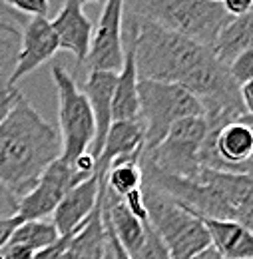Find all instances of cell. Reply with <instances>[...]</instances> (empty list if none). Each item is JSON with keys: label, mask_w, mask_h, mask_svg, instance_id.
Listing matches in <instances>:
<instances>
[{"label": "cell", "mask_w": 253, "mask_h": 259, "mask_svg": "<svg viewBox=\"0 0 253 259\" xmlns=\"http://www.w3.org/2000/svg\"><path fill=\"white\" fill-rule=\"evenodd\" d=\"M80 2H82V4H86V2H96V4H104L106 0H80Z\"/></svg>", "instance_id": "36"}, {"label": "cell", "mask_w": 253, "mask_h": 259, "mask_svg": "<svg viewBox=\"0 0 253 259\" xmlns=\"http://www.w3.org/2000/svg\"><path fill=\"white\" fill-rule=\"evenodd\" d=\"M0 12H2V14H6V16H10V18H12V20H14L16 24H18V28H20V30H22V26H24V24L28 22V20H26L24 16H20V14H16L14 10H10L8 6H4L2 2H0Z\"/></svg>", "instance_id": "32"}, {"label": "cell", "mask_w": 253, "mask_h": 259, "mask_svg": "<svg viewBox=\"0 0 253 259\" xmlns=\"http://www.w3.org/2000/svg\"><path fill=\"white\" fill-rule=\"evenodd\" d=\"M212 247L227 259H253V233L239 222L203 220Z\"/></svg>", "instance_id": "17"}, {"label": "cell", "mask_w": 253, "mask_h": 259, "mask_svg": "<svg viewBox=\"0 0 253 259\" xmlns=\"http://www.w3.org/2000/svg\"><path fill=\"white\" fill-rule=\"evenodd\" d=\"M20 52V30H0V88L8 86Z\"/></svg>", "instance_id": "21"}, {"label": "cell", "mask_w": 253, "mask_h": 259, "mask_svg": "<svg viewBox=\"0 0 253 259\" xmlns=\"http://www.w3.org/2000/svg\"><path fill=\"white\" fill-rule=\"evenodd\" d=\"M60 50L58 36L52 30L48 18H30L20 30V52L8 86H16L18 80L28 76L36 68L46 64Z\"/></svg>", "instance_id": "11"}, {"label": "cell", "mask_w": 253, "mask_h": 259, "mask_svg": "<svg viewBox=\"0 0 253 259\" xmlns=\"http://www.w3.org/2000/svg\"><path fill=\"white\" fill-rule=\"evenodd\" d=\"M0 30H20V28H18V24L10 16L0 12Z\"/></svg>", "instance_id": "33"}, {"label": "cell", "mask_w": 253, "mask_h": 259, "mask_svg": "<svg viewBox=\"0 0 253 259\" xmlns=\"http://www.w3.org/2000/svg\"><path fill=\"white\" fill-rule=\"evenodd\" d=\"M106 235H108V245H110V253H112V259H132L126 251L122 249V245L116 241V237L106 229Z\"/></svg>", "instance_id": "31"}, {"label": "cell", "mask_w": 253, "mask_h": 259, "mask_svg": "<svg viewBox=\"0 0 253 259\" xmlns=\"http://www.w3.org/2000/svg\"><path fill=\"white\" fill-rule=\"evenodd\" d=\"M52 82L58 94V120L62 138V158L66 163L74 165L82 156L90 154L96 138V122L90 102L82 88H78L74 76L60 64H54Z\"/></svg>", "instance_id": "6"}, {"label": "cell", "mask_w": 253, "mask_h": 259, "mask_svg": "<svg viewBox=\"0 0 253 259\" xmlns=\"http://www.w3.org/2000/svg\"><path fill=\"white\" fill-rule=\"evenodd\" d=\"M207 130L209 126L203 116L180 120L152 152H142V158L167 176L195 178L201 171L199 156L207 138Z\"/></svg>", "instance_id": "7"}, {"label": "cell", "mask_w": 253, "mask_h": 259, "mask_svg": "<svg viewBox=\"0 0 253 259\" xmlns=\"http://www.w3.org/2000/svg\"><path fill=\"white\" fill-rule=\"evenodd\" d=\"M144 140H146V132H144L142 120L112 122V126L106 134V140H104L102 154L98 158V165H96L98 176H104V171L114 160L142 156Z\"/></svg>", "instance_id": "15"}, {"label": "cell", "mask_w": 253, "mask_h": 259, "mask_svg": "<svg viewBox=\"0 0 253 259\" xmlns=\"http://www.w3.org/2000/svg\"><path fill=\"white\" fill-rule=\"evenodd\" d=\"M18 197L12 194L6 186L0 184V220L14 218L18 213Z\"/></svg>", "instance_id": "26"}, {"label": "cell", "mask_w": 253, "mask_h": 259, "mask_svg": "<svg viewBox=\"0 0 253 259\" xmlns=\"http://www.w3.org/2000/svg\"><path fill=\"white\" fill-rule=\"evenodd\" d=\"M60 156V132L22 98L0 124V184L20 199Z\"/></svg>", "instance_id": "1"}, {"label": "cell", "mask_w": 253, "mask_h": 259, "mask_svg": "<svg viewBox=\"0 0 253 259\" xmlns=\"http://www.w3.org/2000/svg\"><path fill=\"white\" fill-rule=\"evenodd\" d=\"M24 98L18 86H2L0 88V124L8 118V114L14 110V106Z\"/></svg>", "instance_id": "25"}, {"label": "cell", "mask_w": 253, "mask_h": 259, "mask_svg": "<svg viewBox=\"0 0 253 259\" xmlns=\"http://www.w3.org/2000/svg\"><path fill=\"white\" fill-rule=\"evenodd\" d=\"M80 0H64L60 12L50 20L52 30L58 36L60 50H68L82 64L88 58L94 26L84 14Z\"/></svg>", "instance_id": "12"}, {"label": "cell", "mask_w": 253, "mask_h": 259, "mask_svg": "<svg viewBox=\"0 0 253 259\" xmlns=\"http://www.w3.org/2000/svg\"><path fill=\"white\" fill-rule=\"evenodd\" d=\"M36 257V251H32L24 245H18V243H12L8 241L2 249H0V259H34Z\"/></svg>", "instance_id": "27"}, {"label": "cell", "mask_w": 253, "mask_h": 259, "mask_svg": "<svg viewBox=\"0 0 253 259\" xmlns=\"http://www.w3.org/2000/svg\"><path fill=\"white\" fill-rule=\"evenodd\" d=\"M116 78H118L116 72H88V78L82 88V92L90 102L96 122V138L90 148V156L96 160V165L104 148L106 134L112 126V96L116 88Z\"/></svg>", "instance_id": "14"}, {"label": "cell", "mask_w": 253, "mask_h": 259, "mask_svg": "<svg viewBox=\"0 0 253 259\" xmlns=\"http://www.w3.org/2000/svg\"><path fill=\"white\" fill-rule=\"evenodd\" d=\"M239 98H241V104H243L245 114H251L253 116V80L239 86Z\"/></svg>", "instance_id": "30"}, {"label": "cell", "mask_w": 253, "mask_h": 259, "mask_svg": "<svg viewBox=\"0 0 253 259\" xmlns=\"http://www.w3.org/2000/svg\"><path fill=\"white\" fill-rule=\"evenodd\" d=\"M138 72L134 52L124 48V64L118 72L116 88L112 96V122L140 120V96H138Z\"/></svg>", "instance_id": "18"}, {"label": "cell", "mask_w": 253, "mask_h": 259, "mask_svg": "<svg viewBox=\"0 0 253 259\" xmlns=\"http://www.w3.org/2000/svg\"><path fill=\"white\" fill-rule=\"evenodd\" d=\"M222 6L231 18H237L251 10L253 0H222Z\"/></svg>", "instance_id": "28"}, {"label": "cell", "mask_w": 253, "mask_h": 259, "mask_svg": "<svg viewBox=\"0 0 253 259\" xmlns=\"http://www.w3.org/2000/svg\"><path fill=\"white\" fill-rule=\"evenodd\" d=\"M193 259H227V257H223L222 253H218V251H216V249L209 245L205 251H201L199 255H195Z\"/></svg>", "instance_id": "34"}, {"label": "cell", "mask_w": 253, "mask_h": 259, "mask_svg": "<svg viewBox=\"0 0 253 259\" xmlns=\"http://www.w3.org/2000/svg\"><path fill=\"white\" fill-rule=\"evenodd\" d=\"M144 203L148 224L159 235L172 259H193L212 245L203 220L159 190L144 184Z\"/></svg>", "instance_id": "4"}, {"label": "cell", "mask_w": 253, "mask_h": 259, "mask_svg": "<svg viewBox=\"0 0 253 259\" xmlns=\"http://www.w3.org/2000/svg\"><path fill=\"white\" fill-rule=\"evenodd\" d=\"M247 48H253V8L225 24L212 50L222 62L229 64L239 52Z\"/></svg>", "instance_id": "19"}, {"label": "cell", "mask_w": 253, "mask_h": 259, "mask_svg": "<svg viewBox=\"0 0 253 259\" xmlns=\"http://www.w3.org/2000/svg\"><path fill=\"white\" fill-rule=\"evenodd\" d=\"M0 2L24 18L26 16L48 18V12H50V0H0Z\"/></svg>", "instance_id": "22"}, {"label": "cell", "mask_w": 253, "mask_h": 259, "mask_svg": "<svg viewBox=\"0 0 253 259\" xmlns=\"http://www.w3.org/2000/svg\"><path fill=\"white\" fill-rule=\"evenodd\" d=\"M108 253V235L102 222V205L98 201L92 215L78 231L68 235L66 247L58 259H104Z\"/></svg>", "instance_id": "16"}, {"label": "cell", "mask_w": 253, "mask_h": 259, "mask_svg": "<svg viewBox=\"0 0 253 259\" xmlns=\"http://www.w3.org/2000/svg\"><path fill=\"white\" fill-rule=\"evenodd\" d=\"M104 259H112V253H110V245H108V253H106V257Z\"/></svg>", "instance_id": "37"}, {"label": "cell", "mask_w": 253, "mask_h": 259, "mask_svg": "<svg viewBox=\"0 0 253 259\" xmlns=\"http://www.w3.org/2000/svg\"><path fill=\"white\" fill-rule=\"evenodd\" d=\"M227 66H229V72H231L233 80L237 82V86L253 80V48L239 52Z\"/></svg>", "instance_id": "24"}, {"label": "cell", "mask_w": 253, "mask_h": 259, "mask_svg": "<svg viewBox=\"0 0 253 259\" xmlns=\"http://www.w3.org/2000/svg\"><path fill=\"white\" fill-rule=\"evenodd\" d=\"M124 0H106L86 58L88 72H120L124 64Z\"/></svg>", "instance_id": "9"}, {"label": "cell", "mask_w": 253, "mask_h": 259, "mask_svg": "<svg viewBox=\"0 0 253 259\" xmlns=\"http://www.w3.org/2000/svg\"><path fill=\"white\" fill-rule=\"evenodd\" d=\"M251 160L253 126L247 122V114L209 126L199 156L201 167L216 171H235L239 165Z\"/></svg>", "instance_id": "8"}, {"label": "cell", "mask_w": 253, "mask_h": 259, "mask_svg": "<svg viewBox=\"0 0 253 259\" xmlns=\"http://www.w3.org/2000/svg\"><path fill=\"white\" fill-rule=\"evenodd\" d=\"M214 2H222V0H214Z\"/></svg>", "instance_id": "38"}, {"label": "cell", "mask_w": 253, "mask_h": 259, "mask_svg": "<svg viewBox=\"0 0 253 259\" xmlns=\"http://www.w3.org/2000/svg\"><path fill=\"white\" fill-rule=\"evenodd\" d=\"M132 259H172L167 247L163 245V241L159 239V235L150 227L144 245L132 255Z\"/></svg>", "instance_id": "23"}, {"label": "cell", "mask_w": 253, "mask_h": 259, "mask_svg": "<svg viewBox=\"0 0 253 259\" xmlns=\"http://www.w3.org/2000/svg\"><path fill=\"white\" fill-rule=\"evenodd\" d=\"M138 96L140 120L146 132L144 152H152L176 122L193 116H203V108L197 98L182 84L140 80Z\"/></svg>", "instance_id": "5"}, {"label": "cell", "mask_w": 253, "mask_h": 259, "mask_svg": "<svg viewBox=\"0 0 253 259\" xmlns=\"http://www.w3.org/2000/svg\"><path fill=\"white\" fill-rule=\"evenodd\" d=\"M233 174H245V176H249V178H253V160L247 163H243V165H239Z\"/></svg>", "instance_id": "35"}, {"label": "cell", "mask_w": 253, "mask_h": 259, "mask_svg": "<svg viewBox=\"0 0 253 259\" xmlns=\"http://www.w3.org/2000/svg\"><path fill=\"white\" fill-rule=\"evenodd\" d=\"M128 46L134 52L138 80L182 84L214 50L154 22L128 18Z\"/></svg>", "instance_id": "2"}, {"label": "cell", "mask_w": 253, "mask_h": 259, "mask_svg": "<svg viewBox=\"0 0 253 259\" xmlns=\"http://www.w3.org/2000/svg\"><path fill=\"white\" fill-rule=\"evenodd\" d=\"M20 222H22V220H20L18 215H14V218H6V220H0V249L8 243V239H10L12 231L16 229V226H18Z\"/></svg>", "instance_id": "29"}, {"label": "cell", "mask_w": 253, "mask_h": 259, "mask_svg": "<svg viewBox=\"0 0 253 259\" xmlns=\"http://www.w3.org/2000/svg\"><path fill=\"white\" fill-rule=\"evenodd\" d=\"M124 14L154 22L209 48L231 20L222 2L214 0H124Z\"/></svg>", "instance_id": "3"}, {"label": "cell", "mask_w": 253, "mask_h": 259, "mask_svg": "<svg viewBox=\"0 0 253 259\" xmlns=\"http://www.w3.org/2000/svg\"><path fill=\"white\" fill-rule=\"evenodd\" d=\"M98 201H100V176L96 174L92 178L76 184L64 195L50 220L60 235H70L86 224Z\"/></svg>", "instance_id": "13"}, {"label": "cell", "mask_w": 253, "mask_h": 259, "mask_svg": "<svg viewBox=\"0 0 253 259\" xmlns=\"http://www.w3.org/2000/svg\"><path fill=\"white\" fill-rule=\"evenodd\" d=\"M76 184H80V180H78L74 167L64 162L62 158H58L56 162H52L46 167V171L42 174V178L38 180L34 190L28 192L24 197H20L16 215L22 222L50 220L54 209L62 201V197Z\"/></svg>", "instance_id": "10"}, {"label": "cell", "mask_w": 253, "mask_h": 259, "mask_svg": "<svg viewBox=\"0 0 253 259\" xmlns=\"http://www.w3.org/2000/svg\"><path fill=\"white\" fill-rule=\"evenodd\" d=\"M62 235L54 227L52 220H32V222H20L12 231L10 239L12 243L24 245L32 251H44L50 245H54Z\"/></svg>", "instance_id": "20"}]
</instances>
